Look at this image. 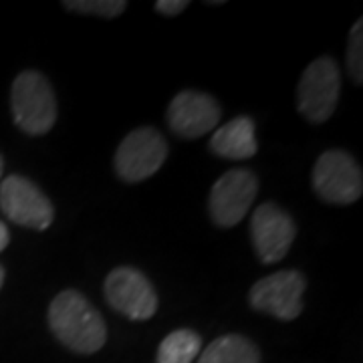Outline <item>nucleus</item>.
<instances>
[{
    "mask_svg": "<svg viewBox=\"0 0 363 363\" xmlns=\"http://www.w3.org/2000/svg\"><path fill=\"white\" fill-rule=\"evenodd\" d=\"M347 71L351 79L362 85L363 83V21L359 18L351 26L350 45H347Z\"/></svg>",
    "mask_w": 363,
    "mask_h": 363,
    "instance_id": "dca6fc26",
    "label": "nucleus"
},
{
    "mask_svg": "<svg viewBox=\"0 0 363 363\" xmlns=\"http://www.w3.org/2000/svg\"><path fill=\"white\" fill-rule=\"evenodd\" d=\"M341 93V75L331 57H319L303 71L298 81V113L311 123H323L333 116Z\"/></svg>",
    "mask_w": 363,
    "mask_h": 363,
    "instance_id": "20e7f679",
    "label": "nucleus"
},
{
    "mask_svg": "<svg viewBox=\"0 0 363 363\" xmlns=\"http://www.w3.org/2000/svg\"><path fill=\"white\" fill-rule=\"evenodd\" d=\"M198 363H260V351L245 335L230 333L214 339L202 351Z\"/></svg>",
    "mask_w": 363,
    "mask_h": 363,
    "instance_id": "ddd939ff",
    "label": "nucleus"
},
{
    "mask_svg": "<svg viewBox=\"0 0 363 363\" xmlns=\"http://www.w3.org/2000/svg\"><path fill=\"white\" fill-rule=\"evenodd\" d=\"M2 169H4V160L0 156V178H2Z\"/></svg>",
    "mask_w": 363,
    "mask_h": 363,
    "instance_id": "aec40b11",
    "label": "nucleus"
},
{
    "mask_svg": "<svg viewBox=\"0 0 363 363\" xmlns=\"http://www.w3.org/2000/svg\"><path fill=\"white\" fill-rule=\"evenodd\" d=\"M188 6H190L188 0H157L156 2L157 13L166 14V16H176V14L184 13Z\"/></svg>",
    "mask_w": 363,
    "mask_h": 363,
    "instance_id": "f3484780",
    "label": "nucleus"
},
{
    "mask_svg": "<svg viewBox=\"0 0 363 363\" xmlns=\"http://www.w3.org/2000/svg\"><path fill=\"white\" fill-rule=\"evenodd\" d=\"M2 285H4V269L0 267V289H2Z\"/></svg>",
    "mask_w": 363,
    "mask_h": 363,
    "instance_id": "6ab92c4d",
    "label": "nucleus"
},
{
    "mask_svg": "<svg viewBox=\"0 0 363 363\" xmlns=\"http://www.w3.org/2000/svg\"><path fill=\"white\" fill-rule=\"evenodd\" d=\"M259 192V178L245 168L228 169L210 190L208 212L220 228L236 226L248 214Z\"/></svg>",
    "mask_w": 363,
    "mask_h": 363,
    "instance_id": "423d86ee",
    "label": "nucleus"
},
{
    "mask_svg": "<svg viewBox=\"0 0 363 363\" xmlns=\"http://www.w3.org/2000/svg\"><path fill=\"white\" fill-rule=\"evenodd\" d=\"M63 6L71 13L113 18V16L123 14V11L128 9V2L123 0H65Z\"/></svg>",
    "mask_w": 363,
    "mask_h": 363,
    "instance_id": "2eb2a0df",
    "label": "nucleus"
},
{
    "mask_svg": "<svg viewBox=\"0 0 363 363\" xmlns=\"http://www.w3.org/2000/svg\"><path fill=\"white\" fill-rule=\"evenodd\" d=\"M307 279L301 271H279L257 281L248 303L255 311L269 313L281 321H293L303 313V293Z\"/></svg>",
    "mask_w": 363,
    "mask_h": 363,
    "instance_id": "1a4fd4ad",
    "label": "nucleus"
},
{
    "mask_svg": "<svg viewBox=\"0 0 363 363\" xmlns=\"http://www.w3.org/2000/svg\"><path fill=\"white\" fill-rule=\"evenodd\" d=\"M9 242H11V233H9L6 224H4V222H0V252L9 247Z\"/></svg>",
    "mask_w": 363,
    "mask_h": 363,
    "instance_id": "a211bd4d",
    "label": "nucleus"
},
{
    "mask_svg": "<svg viewBox=\"0 0 363 363\" xmlns=\"http://www.w3.org/2000/svg\"><path fill=\"white\" fill-rule=\"evenodd\" d=\"M0 210L9 220L33 230H47L55 218L51 200L35 182L18 174L0 182Z\"/></svg>",
    "mask_w": 363,
    "mask_h": 363,
    "instance_id": "0eeeda50",
    "label": "nucleus"
},
{
    "mask_svg": "<svg viewBox=\"0 0 363 363\" xmlns=\"http://www.w3.org/2000/svg\"><path fill=\"white\" fill-rule=\"evenodd\" d=\"M297 226L291 214L274 202L260 204L250 218V238L259 259L264 264L279 262L295 242Z\"/></svg>",
    "mask_w": 363,
    "mask_h": 363,
    "instance_id": "9d476101",
    "label": "nucleus"
},
{
    "mask_svg": "<svg viewBox=\"0 0 363 363\" xmlns=\"http://www.w3.org/2000/svg\"><path fill=\"white\" fill-rule=\"evenodd\" d=\"M14 123L28 135H45L57 121V97L49 79L39 71H23L11 87Z\"/></svg>",
    "mask_w": 363,
    "mask_h": 363,
    "instance_id": "f03ea898",
    "label": "nucleus"
},
{
    "mask_svg": "<svg viewBox=\"0 0 363 363\" xmlns=\"http://www.w3.org/2000/svg\"><path fill=\"white\" fill-rule=\"evenodd\" d=\"M313 188L323 202L353 204L363 194L362 166L347 152L329 150L319 156L313 168Z\"/></svg>",
    "mask_w": 363,
    "mask_h": 363,
    "instance_id": "7ed1b4c3",
    "label": "nucleus"
},
{
    "mask_svg": "<svg viewBox=\"0 0 363 363\" xmlns=\"http://www.w3.org/2000/svg\"><path fill=\"white\" fill-rule=\"evenodd\" d=\"M202 347V337L192 329H176L157 347L156 363H192Z\"/></svg>",
    "mask_w": 363,
    "mask_h": 363,
    "instance_id": "4468645a",
    "label": "nucleus"
},
{
    "mask_svg": "<svg viewBox=\"0 0 363 363\" xmlns=\"http://www.w3.org/2000/svg\"><path fill=\"white\" fill-rule=\"evenodd\" d=\"M210 150L224 160H248L257 154V128L255 121L247 116L234 117L228 123L216 130L210 140Z\"/></svg>",
    "mask_w": 363,
    "mask_h": 363,
    "instance_id": "f8f14e48",
    "label": "nucleus"
},
{
    "mask_svg": "<svg viewBox=\"0 0 363 363\" xmlns=\"http://www.w3.org/2000/svg\"><path fill=\"white\" fill-rule=\"evenodd\" d=\"M168 157V142L156 128L130 131L117 147L116 172L128 184L147 180L164 166Z\"/></svg>",
    "mask_w": 363,
    "mask_h": 363,
    "instance_id": "39448f33",
    "label": "nucleus"
},
{
    "mask_svg": "<svg viewBox=\"0 0 363 363\" xmlns=\"http://www.w3.org/2000/svg\"><path fill=\"white\" fill-rule=\"evenodd\" d=\"M107 303L131 321H147L157 311V293L150 279L133 267H117L105 279Z\"/></svg>",
    "mask_w": 363,
    "mask_h": 363,
    "instance_id": "6e6552de",
    "label": "nucleus"
},
{
    "mask_svg": "<svg viewBox=\"0 0 363 363\" xmlns=\"http://www.w3.org/2000/svg\"><path fill=\"white\" fill-rule=\"evenodd\" d=\"M220 117V104L202 91H182L168 107L169 130L184 140H196L210 133L218 125Z\"/></svg>",
    "mask_w": 363,
    "mask_h": 363,
    "instance_id": "9b49d317",
    "label": "nucleus"
},
{
    "mask_svg": "<svg viewBox=\"0 0 363 363\" xmlns=\"http://www.w3.org/2000/svg\"><path fill=\"white\" fill-rule=\"evenodd\" d=\"M47 319L52 335L67 350L81 355L99 351L107 341V325L101 313L91 305L89 298L73 289H67L52 298Z\"/></svg>",
    "mask_w": 363,
    "mask_h": 363,
    "instance_id": "f257e3e1",
    "label": "nucleus"
}]
</instances>
